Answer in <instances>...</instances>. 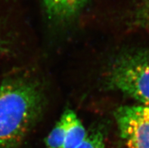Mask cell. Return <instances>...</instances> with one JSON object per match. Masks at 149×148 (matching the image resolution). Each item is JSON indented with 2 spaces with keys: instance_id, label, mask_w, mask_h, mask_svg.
<instances>
[{
  "instance_id": "8",
  "label": "cell",
  "mask_w": 149,
  "mask_h": 148,
  "mask_svg": "<svg viewBox=\"0 0 149 148\" xmlns=\"http://www.w3.org/2000/svg\"><path fill=\"white\" fill-rule=\"evenodd\" d=\"M8 50L7 42L0 35V52H6Z\"/></svg>"
},
{
  "instance_id": "2",
  "label": "cell",
  "mask_w": 149,
  "mask_h": 148,
  "mask_svg": "<svg viewBox=\"0 0 149 148\" xmlns=\"http://www.w3.org/2000/svg\"><path fill=\"white\" fill-rule=\"evenodd\" d=\"M108 88L149 106V51H128L114 59L106 74Z\"/></svg>"
},
{
  "instance_id": "3",
  "label": "cell",
  "mask_w": 149,
  "mask_h": 148,
  "mask_svg": "<svg viewBox=\"0 0 149 148\" xmlns=\"http://www.w3.org/2000/svg\"><path fill=\"white\" fill-rule=\"evenodd\" d=\"M125 148H149V106H124L116 110Z\"/></svg>"
},
{
  "instance_id": "5",
  "label": "cell",
  "mask_w": 149,
  "mask_h": 148,
  "mask_svg": "<svg viewBox=\"0 0 149 148\" xmlns=\"http://www.w3.org/2000/svg\"><path fill=\"white\" fill-rule=\"evenodd\" d=\"M66 113L68 129L63 148H77L86 138V131L74 111L67 110Z\"/></svg>"
},
{
  "instance_id": "7",
  "label": "cell",
  "mask_w": 149,
  "mask_h": 148,
  "mask_svg": "<svg viewBox=\"0 0 149 148\" xmlns=\"http://www.w3.org/2000/svg\"><path fill=\"white\" fill-rule=\"evenodd\" d=\"M77 148H104V137L101 131H94L87 135L86 140Z\"/></svg>"
},
{
  "instance_id": "6",
  "label": "cell",
  "mask_w": 149,
  "mask_h": 148,
  "mask_svg": "<svg viewBox=\"0 0 149 148\" xmlns=\"http://www.w3.org/2000/svg\"><path fill=\"white\" fill-rule=\"evenodd\" d=\"M68 129V115L66 111L57 122L45 139L47 148H63Z\"/></svg>"
},
{
  "instance_id": "1",
  "label": "cell",
  "mask_w": 149,
  "mask_h": 148,
  "mask_svg": "<svg viewBox=\"0 0 149 148\" xmlns=\"http://www.w3.org/2000/svg\"><path fill=\"white\" fill-rule=\"evenodd\" d=\"M40 85L28 77L8 78L0 85V148L17 146L33 127L44 107Z\"/></svg>"
},
{
  "instance_id": "4",
  "label": "cell",
  "mask_w": 149,
  "mask_h": 148,
  "mask_svg": "<svg viewBox=\"0 0 149 148\" xmlns=\"http://www.w3.org/2000/svg\"><path fill=\"white\" fill-rule=\"evenodd\" d=\"M42 2L49 18L61 22L76 17L88 0H42Z\"/></svg>"
}]
</instances>
